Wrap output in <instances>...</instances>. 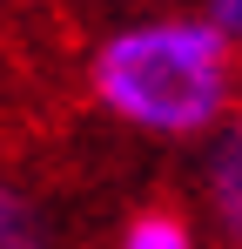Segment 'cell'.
I'll list each match as a JSON object with an SVG mask.
<instances>
[{
    "label": "cell",
    "instance_id": "cell-2",
    "mask_svg": "<svg viewBox=\"0 0 242 249\" xmlns=\"http://www.w3.org/2000/svg\"><path fill=\"white\" fill-rule=\"evenodd\" d=\"M208 209H215V229L242 249V115H229V128L208 148Z\"/></svg>",
    "mask_w": 242,
    "mask_h": 249
},
{
    "label": "cell",
    "instance_id": "cell-5",
    "mask_svg": "<svg viewBox=\"0 0 242 249\" xmlns=\"http://www.w3.org/2000/svg\"><path fill=\"white\" fill-rule=\"evenodd\" d=\"M208 20H215L229 41H242V0H208Z\"/></svg>",
    "mask_w": 242,
    "mask_h": 249
},
{
    "label": "cell",
    "instance_id": "cell-1",
    "mask_svg": "<svg viewBox=\"0 0 242 249\" xmlns=\"http://www.w3.org/2000/svg\"><path fill=\"white\" fill-rule=\"evenodd\" d=\"M94 94L141 135H202L229 115L236 61L229 34L202 20H141L101 41L94 54Z\"/></svg>",
    "mask_w": 242,
    "mask_h": 249
},
{
    "label": "cell",
    "instance_id": "cell-3",
    "mask_svg": "<svg viewBox=\"0 0 242 249\" xmlns=\"http://www.w3.org/2000/svg\"><path fill=\"white\" fill-rule=\"evenodd\" d=\"M115 249H195V229H189L175 209H141V215L121 229Z\"/></svg>",
    "mask_w": 242,
    "mask_h": 249
},
{
    "label": "cell",
    "instance_id": "cell-4",
    "mask_svg": "<svg viewBox=\"0 0 242 249\" xmlns=\"http://www.w3.org/2000/svg\"><path fill=\"white\" fill-rule=\"evenodd\" d=\"M0 249H47V229H40V209L0 182Z\"/></svg>",
    "mask_w": 242,
    "mask_h": 249
}]
</instances>
